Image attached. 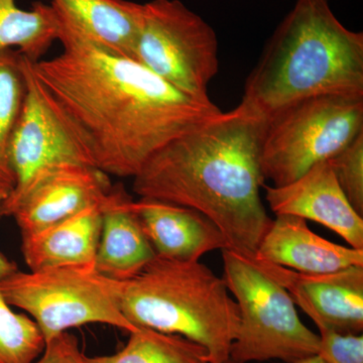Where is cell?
I'll use <instances>...</instances> for the list:
<instances>
[{
  "label": "cell",
  "instance_id": "1",
  "mask_svg": "<svg viewBox=\"0 0 363 363\" xmlns=\"http://www.w3.org/2000/svg\"><path fill=\"white\" fill-rule=\"evenodd\" d=\"M51 59H26L52 111L91 166L133 178L162 147L220 113L128 57L72 38Z\"/></svg>",
  "mask_w": 363,
  "mask_h": 363
},
{
  "label": "cell",
  "instance_id": "2",
  "mask_svg": "<svg viewBox=\"0 0 363 363\" xmlns=\"http://www.w3.org/2000/svg\"><path fill=\"white\" fill-rule=\"evenodd\" d=\"M266 123L243 102L221 111L152 155L133 177V192L201 212L228 250L255 259L272 220L260 197Z\"/></svg>",
  "mask_w": 363,
  "mask_h": 363
},
{
  "label": "cell",
  "instance_id": "3",
  "mask_svg": "<svg viewBox=\"0 0 363 363\" xmlns=\"http://www.w3.org/2000/svg\"><path fill=\"white\" fill-rule=\"evenodd\" d=\"M330 94L363 96V33L345 28L329 0H296L248 75L241 102L269 116Z\"/></svg>",
  "mask_w": 363,
  "mask_h": 363
},
{
  "label": "cell",
  "instance_id": "4",
  "mask_svg": "<svg viewBox=\"0 0 363 363\" xmlns=\"http://www.w3.org/2000/svg\"><path fill=\"white\" fill-rule=\"evenodd\" d=\"M223 279L200 262L156 257L121 281V309L136 327L176 334L200 344L210 363L230 358L240 308Z\"/></svg>",
  "mask_w": 363,
  "mask_h": 363
},
{
  "label": "cell",
  "instance_id": "5",
  "mask_svg": "<svg viewBox=\"0 0 363 363\" xmlns=\"http://www.w3.org/2000/svg\"><path fill=\"white\" fill-rule=\"evenodd\" d=\"M363 133V96L319 95L267 116L260 149L264 180L281 187L328 161Z\"/></svg>",
  "mask_w": 363,
  "mask_h": 363
},
{
  "label": "cell",
  "instance_id": "6",
  "mask_svg": "<svg viewBox=\"0 0 363 363\" xmlns=\"http://www.w3.org/2000/svg\"><path fill=\"white\" fill-rule=\"evenodd\" d=\"M221 252L223 279L240 314L230 359L290 363L318 354L320 336L301 321L290 294L252 259L228 248Z\"/></svg>",
  "mask_w": 363,
  "mask_h": 363
},
{
  "label": "cell",
  "instance_id": "7",
  "mask_svg": "<svg viewBox=\"0 0 363 363\" xmlns=\"http://www.w3.org/2000/svg\"><path fill=\"white\" fill-rule=\"evenodd\" d=\"M121 281L95 267H62L16 271L0 279V291L11 307L33 317L45 343L74 327L101 323L135 331L121 309Z\"/></svg>",
  "mask_w": 363,
  "mask_h": 363
},
{
  "label": "cell",
  "instance_id": "8",
  "mask_svg": "<svg viewBox=\"0 0 363 363\" xmlns=\"http://www.w3.org/2000/svg\"><path fill=\"white\" fill-rule=\"evenodd\" d=\"M133 60L182 92L210 99L219 67L216 33L180 0H152L143 4Z\"/></svg>",
  "mask_w": 363,
  "mask_h": 363
},
{
  "label": "cell",
  "instance_id": "9",
  "mask_svg": "<svg viewBox=\"0 0 363 363\" xmlns=\"http://www.w3.org/2000/svg\"><path fill=\"white\" fill-rule=\"evenodd\" d=\"M23 69L25 99L9 147L14 186L0 205V216H7L26 191L49 169L64 164L92 167L45 99L25 57Z\"/></svg>",
  "mask_w": 363,
  "mask_h": 363
},
{
  "label": "cell",
  "instance_id": "10",
  "mask_svg": "<svg viewBox=\"0 0 363 363\" xmlns=\"http://www.w3.org/2000/svg\"><path fill=\"white\" fill-rule=\"evenodd\" d=\"M255 266L290 294L319 332L362 334L363 266L326 274H305L259 259Z\"/></svg>",
  "mask_w": 363,
  "mask_h": 363
},
{
  "label": "cell",
  "instance_id": "11",
  "mask_svg": "<svg viewBox=\"0 0 363 363\" xmlns=\"http://www.w3.org/2000/svg\"><path fill=\"white\" fill-rule=\"evenodd\" d=\"M112 192L108 175L85 164H64L45 172L11 211L21 236L104 204Z\"/></svg>",
  "mask_w": 363,
  "mask_h": 363
},
{
  "label": "cell",
  "instance_id": "12",
  "mask_svg": "<svg viewBox=\"0 0 363 363\" xmlns=\"http://www.w3.org/2000/svg\"><path fill=\"white\" fill-rule=\"evenodd\" d=\"M264 189L274 214L317 222L338 234L351 247L363 250V217L348 202L328 161L318 162L285 186Z\"/></svg>",
  "mask_w": 363,
  "mask_h": 363
},
{
  "label": "cell",
  "instance_id": "13",
  "mask_svg": "<svg viewBox=\"0 0 363 363\" xmlns=\"http://www.w3.org/2000/svg\"><path fill=\"white\" fill-rule=\"evenodd\" d=\"M131 208L157 257L199 262L208 252L227 248L218 227L192 208L149 198L133 200Z\"/></svg>",
  "mask_w": 363,
  "mask_h": 363
},
{
  "label": "cell",
  "instance_id": "14",
  "mask_svg": "<svg viewBox=\"0 0 363 363\" xmlns=\"http://www.w3.org/2000/svg\"><path fill=\"white\" fill-rule=\"evenodd\" d=\"M50 4L58 21L59 40L72 38L133 59L143 4L128 0H51Z\"/></svg>",
  "mask_w": 363,
  "mask_h": 363
},
{
  "label": "cell",
  "instance_id": "15",
  "mask_svg": "<svg viewBox=\"0 0 363 363\" xmlns=\"http://www.w3.org/2000/svg\"><path fill=\"white\" fill-rule=\"evenodd\" d=\"M255 257L305 274L363 266V250L325 240L313 233L307 220L293 215H277L260 241Z\"/></svg>",
  "mask_w": 363,
  "mask_h": 363
},
{
  "label": "cell",
  "instance_id": "16",
  "mask_svg": "<svg viewBox=\"0 0 363 363\" xmlns=\"http://www.w3.org/2000/svg\"><path fill=\"white\" fill-rule=\"evenodd\" d=\"M133 199L112 191L102 207V227L95 269L117 281H128L157 257L133 208Z\"/></svg>",
  "mask_w": 363,
  "mask_h": 363
},
{
  "label": "cell",
  "instance_id": "17",
  "mask_svg": "<svg viewBox=\"0 0 363 363\" xmlns=\"http://www.w3.org/2000/svg\"><path fill=\"white\" fill-rule=\"evenodd\" d=\"M104 205L87 208L66 220L21 236V252L30 271L94 267Z\"/></svg>",
  "mask_w": 363,
  "mask_h": 363
},
{
  "label": "cell",
  "instance_id": "18",
  "mask_svg": "<svg viewBox=\"0 0 363 363\" xmlns=\"http://www.w3.org/2000/svg\"><path fill=\"white\" fill-rule=\"evenodd\" d=\"M58 40V21L51 4L35 2L26 11L16 0H0V51L16 50L30 61H39Z\"/></svg>",
  "mask_w": 363,
  "mask_h": 363
},
{
  "label": "cell",
  "instance_id": "19",
  "mask_svg": "<svg viewBox=\"0 0 363 363\" xmlns=\"http://www.w3.org/2000/svg\"><path fill=\"white\" fill-rule=\"evenodd\" d=\"M85 363H210V359L208 351L194 341L138 327L123 350L111 355H85Z\"/></svg>",
  "mask_w": 363,
  "mask_h": 363
},
{
  "label": "cell",
  "instance_id": "20",
  "mask_svg": "<svg viewBox=\"0 0 363 363\" xmlns=\"http://www.w3.org/2000/svg\"><path fill=\"white\" fill-rule=\"evenodd\" d=\"M26 94L23 57L16 50L0 51V185L11 190L14 176L9 159V142Z\"/></svg>",
  "mask_w": 363,
  "mask_h": 363
},
{
  "label": "cell",
  "instance_id": "21",
  "mask_svg": "<svg viewBox=\"0 0 363 363\" xmlns=\"http://www.w3.org/2000/svg\"><path fill=\"white\" fill-rule=\"evenodd\" d=\"M45 347L37 323L13 311L0 291V363H33Z\"/></svg>",
  "mask_w": 363,
  "mask_h": 363
},
{
  "label": "cell",
  "instance_id": "22",
  "mask_svg": "<svg viewBox=\"0 0 363 363\" xmlns=\"http://www.w3.org/2000/svg\"><path fill=\"white\" fill-rule=\"evenodd\" d=\"M328 162L348 202L363 217V133Z\"/></svg>",
  "mask_w": 363,
  "mask_h": 363
},
{
  "label": "cell",
  "instance_id": "23",
  "mask_svg": "<svg viewBox=\"0 0 363 363\" xmlns=\"http://www.w3.org/2000/svg\"><path fill=\"white\" fill-rule=\"evenodd\" d=\"M318 355L325 363H363L362 334L320 332Z\"/></svg>",
  "mask_w": 363,
  "mask_h": 363
},
{
  "label": "cell",
  "instance_id": "24",
  "mask_svg": "<svg viewBox=\"0 0 363 363\" xmlns=\"http://www.w3.org/2000/svg\"><path fill=\"white\" fill-rule=\"evenodd\" d=\"M33 363H85L77 338L68 332L60 334L45 343L40 358Z\"/></svg>",
  "mask_w": 363,
  "mask_h": 363
},
{
  "label": "cell",
  "instance_id": "25",
  "mask_svg": "<svg viewBox=\"0 0 363 363\" xmlns=\"http://www.w3.org/2000/svg\"><path fill=\"white\" fill-rule=\"evenodd\" d=\"M9 189L0 185V205L6 199L7 194L9 193ZM18 267L13 262L7 259L4 253L0 252V279L6 278L9 274L18 271Z\"/></svg>",
  "mask_w": 363,
  "mask_h": 363
},
{
  "label": "cell",
  "instance_id": "26",
  "mask_svg": "<svg viewBox=\"0 0 363 363\" xmlns=\"http://www.w3.org/2000/svg\"><path fill=\"white\" fill-rule=\"evenodd\" d=\"M290 363H325L324 360L322 359L319 355H313V357L303 358V359H298L297 362Z\"/></svg>",
  "mask_w": 363,
  "mask_h": 363
},
{
  "label": "cell",
  "instance_id": "27",
  "mask_svg": "<svg viewBox=\"0 0 363 363\" xmlns=\"http://www.w3.org/2000/svg\"><path fill=\"white\" fill-rule=\"evenodd\" d=\"M225 363H233V362H225Z\"/></svg>",
  "mask_w": 363,
  "mask_h": 363
}]
</instances>
